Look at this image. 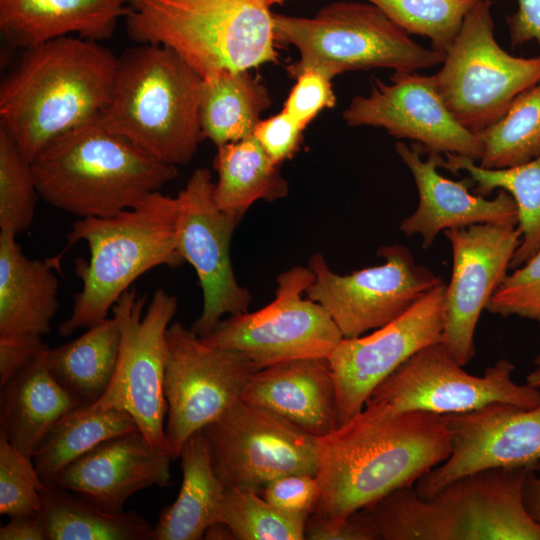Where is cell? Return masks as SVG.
Wrapping results in <instances>:
<instances>
[{
	"instance_id": "1",
	"label": "cell",
	"mask_w": 540,
	"mask_h": 540,
	"mask_svg": "<svg viewBox=\"0 0 540 540\" xmlns=\"http://www.w3.org/2000/svg\"><path fill=\"white\" fill-rule=\"evenodd\" d=\"M450 451L451 433L443 415L395 412L366 403L318 438L315 477L320 494L310 515L342 521L391 491L414 486Z\"/></svg>"
},
{
	"instance_id": "2",
	"label": "cell",
	"mask_w": 540,
	"mask_h": 540,
	"mask_svg": "<svg viewBox=\"0 0 540 540\" xmlns=\"http://www.w3.org/2000/svg\"><path fill=\"white\" fill-rule=\"evenodd\" d=\"M117 66L111 50L75 35L22 50L0 84V128L32 162L54 139L102 113Z\"/></svg>"
},
{
	"instance_id": "3",
	"label": "cell",
	"mask_w": 540,
	"mask_h": 540,
	"mask_svg": "<svg viewBox=\"0 0 540 540\" xmlns=\"http://www.w3.org/2000/svg\"><path fill=\"white\" fill-rule=\"evenodd\" d=\"M529 469L480 470L429 498L402 487L359 511L377 540H540L523 501Z\"/></svg>"
},
{
	"instance_id": "4",
	"label": "cell",
	"mask_w": 540,
	"mask_h": 540,
	"mask_svg": "<svg viewBox=\"0 0 540 540\" xmlns=\"http://www.w3.org/2000/svg\"><path fill=\"white\" fill-rule=\"evenodd\" d=\"M39 196L80 218L109 217L135 207L178 176L99 116L57 137L31 162Z\"/></svg>"
},
{
	"instance_id": "5",
	"label": "cell",
	"mask_w": 540,
	"mask_h": 540,
	"mask_svg": "<svg viewBox=\"0 0 540 540\" xmlns=\"http://www.w3.org/2000/svg\"><path fill=\"white\" fill-rule=\"evenodd\" d=\"M178 217L177 196L156 191L116 215L77 220L67 242L69 246L86 242L89 258L75 262L82 288L75 294L71 315L59 326V334L66 337L108 318L120 296L151 269L181 265Z\"/></svg>"
},
{
	"instance_id": "6",
	"label": "cell",
	"mask_w": 540,
	"mask_h": 540,
	"mask_svg": "<svg viewBox=\"0 0 540 540\" xmlns=\"http://www.w3.org/2000/svg\"><path fill=\"white\" fill-rule=\"evenodd\" d=\"M202 77L172 49L139 44L118 57L101 123L156 159L184 165L204 139L199 118Z\"/></svg>"
},
{
	"instance_id": "7",
	"label": "cell",
	"mask_w": 540,
	"mask_h": 540,
	"mask_svg": "<svg viewBox=\"0 0 540 540\" xmlns=\"http://www.w3.org/2000/svg\"><path fill=\"white\" fill-rule=\"evenodd\" d=\"M270 0H129V37L166 46L202 78L276 62Z\"/></svg>"
},
{
	"instance_id": "8",
	"label": "cell",
	"mask_w": 540,
	"mask_h": 540,
	"mask_svg": "<svg viewBox=\"0 0 540 540\" xmlns=\"http://www.w3.org/2000/svg\"><path fill=\"white\" fill-rule=\"evenodd\" d=\"M276 44L294 46L296 62L286 67L297 78L309 69L330 77L373 68L416 72L443 63L446 54L426 48L376 5L360 1L332 2L313 17L273 13Z\"/></svg>"
},
{
	"instance_id": "9",
	"label": "cell",
	"mask_w": 540,
	"mask_h": 540,
	"mask_svg": "<svg viewBox=\"0 0 540 540\" xmlns=\"http://www.w3.org/2000/svg\"><path fill=\"white\" fill-rule=\"evenodd\" d=\"M492 2L481 0L465 17L433 75L454 118L477 134L501 118L513 101L540 81V56L516 57L494 35Z\"/></svg>"
},
{
	"instance_id": "10",
	"label": "cell",
	"mask_w": 540,
	"mask_h": 540,
	"mask_svg": "<svg viewBox=\"0 0 540 540\" xmlns=\"http://www.w3.org/2000/svg\"><path fill=\"white\" fill-rule=\"evenodd\" d=\"M144 306L145 296L130 288L112 307L121 332L118 360L105 393L89 406L127 412L153 446L169 453L165 435L166 332L178 303L174 295L158 289L145 312Z\"/></svg>"
},
{
	"instance_id": "11",
	"label": "cell",
	"mask_w": 540,
	"mask_h": 540,
	"mask_svg": "<svg viewBox=\"0 0 540 540\" xmlns=\"http://www.w3.org/2000/svg\"><path fill=\"white\" fill-rule=\"evenodd\" d=\"M313 279L309 266L282 272L268 305L221 320L202 341L240 352L259 369L294 359L328 358L344 337L319 303L304 298Z\"/></svg>"
},
{
	"instance_id": "12",
	"label": "cell",
	"mask_w": 540,
	"mask_h": 540,
	"mask_svg": "<svg viewBox=\"0 0 540 540\" xmlns=\"http://www.w3.org/2000/svg\"><path fill=\"white\" fill-rule=\"evenodd\" d=\"M166 341L165 435L168 451L176 459L192 434L241 400L260 369L240 352L206 344L177 321L169 325Z\"/></svg>"
},
{
	"instance_id": "13",
	"label": "cell",
	"mask_w": 540,
	"mask_h": 540,
	"mask_svg": "<svg viewBox=\"0 0 540 540\" xmlns=\"http://www.w3.org/2000/svg\"><path fill=\"white\" fill-rule=\"evenodd\" d=\"M441 342L407 359L370 395L366 403L382 404L395 412L426 411L446 415L503 402L522 408L540 406V391L512 378L515 366L500 359L483 375L467 373Z\"/></svg>"
},
{
	"instance_id": "14",
	"label": "cell",
	"mask_w": 540,
	"mask_h": 540,
	"mask_svg": "<svg viewBox=\"0 0 540 540\" xmlns=\"http://www.w3.org/2000/svg\"><path fill=\"white\" fill-rule=\"evenodd\" d=\"M378 255L384 259L382 264L348 275L333 272L320 253L310 259L314 279L305 295L329 313L344 338L390 323L443 284L417 264L405 246H382Z\"/></svg>"
},
{
	"instance_id": "15",
	"label": "cell",
	"mask_w": 540,
	"mask_h": 540,
	"mask_svg": "<svg viewBox=\"0 0 540 540\" xmlns=\"http://www.w3.org/2000/svg\"><path fill=\"white\" fill-rule=\"evenodd\" d=\"M202 431L225 487L261 492L281 476L316 474L318 438L262 406L239 400Z\"/></svg>"
},
{
	"instance_id": "16",
	"label": "cell",
	"mask_w": 540,
	"mask_h": 540,
	"mask_svg": "<svg viewBox=\"0 0 540 540\" xmlns=\"http://www.w3.org/2000/svg\"><path fill=\"white\" fill-rule=\"evenodd\" d=\"M214 182L206 168L195 170L178 195V248L194 268L202 289L203 306L191 331L202 338L225 315L248 312L249 291L234 275L230 243L240 217L221 210L213 197Z\"/></svg>"
},
{
	"instance_id": "17",
	"label": "cell",
	"mask_w": 540,
	"mask_h": 540,
	"mask_svg": "<svg viewBox=\"0 0 540 540\" xmlns=\"http://www.w3.org/2000/svg\"><path fill=\"white\" fill-rule=\"evenodd\" d=\"M445 284L369 335L343 338L328 357L340 425L359 413L372 392L421 349L442 341Z\"/></svg>"
},
{
	"instance_id": "18",
	"label": "cell",
	"mask_w": 540,
	"mask_h": 540,
	"mask_svg": "<svg viewBox=\"0 0 540 540\" xmlns=\"http://www.w3.org/2000/svg\"><path fill=\"white\" fill-rule=\"evenodd\" d=\"M452 248L445 287L442 345L465 366L475 354L474 334L483 309L507 276L521 241L517 225L481 223L444 230Z\"/></svg>"
},
{
	"instance_id": "19",
	"label": "cell",
	"mask_w": 540,
	"mask_h": 540,
	"mask_svg": "<svg viewBox=\"0 0 540 540\" xmlns=\"http://www.w3.org/2000/svg\"><path fill=\"white\" fill-rule=\"evenodd\" d=\"M342 116L349 126L381 127L397 139H409L421 153L474 161L482 155L478 136L454 118L433 75L394 72L389 84L374 79L370 95L355 96Z\"/></svg>"
},
{
	"instance_id": "20",
	"label": "cell",
	"mask_w": 540,
	"mask_h": 540,
	"mask_svg": "<svg viewBox=\"0 0 540 540\" xmlns=\"http://www.w3.org/2000/svg\"><path fill=\"white\" fill-rule=\"evenodd\" d=\"M443 417L451 433V451L444 462L415 483L422 498L480 470L533 468L540 461V406L522 408L495 402Z\"/></svg>"
},
{
	"instance_id": "21",
	"label": "cell",
	"mask_w": 540,
	"mask_h": 540,
	"mask_svg": "<svg viewBox=\"0 0 540 540\" xmlns=\"http://www.w3.org/2000/svg\"><path fill=\"white\" fill-rule=\"evenodd\" d=\"M173 458L140 431L110 438L68 465L54 485L75 492L109 512H122L136 492L170 482Z\"/></svg>"
},
{
	"instance_id": "22",
	"label": "cell",
	"mask_w": 540,
	"mask_h": 540,
	"mask_svg": "<svg viewBox=\"0 0 540 540\" xmlns=\"http://www.w3.org/2000/svg\"><path fill=\"white\" fill-rule=\"evenodd\" d=\"M395 151L409 168L419 194L417 209L402 221L400 230L408 236L420 235L423 248L450 228L481 223L518 225L516 204L506 191L501 190L493 199L473 195L466 181H454L438 172L441 155L427 154L423 160L416 145L401 141Z\"/></svg>"
},
{
	"instance_id": "23",
	"label": "cell",
	"mask_w": 540,
	"mask_h": 540,
	"mask_svg": "<svg viewBox=\"0 0 540 540\" xmlns=\"http://www.w3.org/2000/svg\"><path fill=\"white\" fill-rule=\"evenodd\" d=\"M241 400L269 409L321 438L339 425L337 391L328 358H302L258 370Z\"/></svg>"
},
{
	"instance_id": "24",
	"label": "cell",
	"mask_w": 540,
	"mask_h": 540,
	"mask_svg": "<svg viewBox=\"0 0 540 540\" xmlns=\"http://www.w3.org/2000/svg\"><path fill=\"white\" fill-rule=\"evenodd\" d=\"M129 0H0V32L12 48L25 50L75 35L101 42L128 14Z\"/></svg>"
},
{
	"instance_id": "25",
	"label": "cell",
	"mask_w": 540,
	"mask_h": 540,
	"mask_svg": "<svg viewBox=\"0 0 540 540\" xmlns=\"http://www.w3.org/2000/svg\"><path fill=\"white\" fill-rule=\"evenodd\" d=\"M16 235L0 230V335H45L58 309L55 259H30Z\"/></svg>"
},
{
	"instance_id": "26",
	"label": "cell",
	"mask_w": 540,
	"mask_h": 540,
	"mask_svg": "<svg viewBox=\"0 0 540 540\" xmlns=\"http://www.w3.org/2000/svg\"><path fill=\"white\" fill-rule=\"evenodd\" d=\"M47 350L1 386L0 432L29 458L50 427L82 405L48 370Z\"/></svg>"
},
{
	"instance_id": "27",
	"label": "cell",
	"mask_w": 540,
	"mask_h": 540,
	"mask_svg": "<svg viewBox=\"0 0 540 540\" xmlns=\"http://www.w3.org/2000/svg\"><path fill=\"white\" fill-rule=\"evenodd\" d=\"M182 484L176 500L161 511L150 540H200L220 520L225 486L215 473L202 430L182 447Z\"/></svg>"
},
{
	"instance_id": "28",
	"label": "cell",
	"mask_w": 540,
	"mask_h": 540,
	"mask_svg": "<svg viewBox=\"0 0 540 540\" xmlns=\"http://www.w3.org/2000/svg\"><path fill=\"white\" fill-rule=\"evenodd\" d=\"M267 87L248 71H221L202 78L199 118L204 139L217 147L254 134L270 106Z\"/></svg>"
},
{
	"instance_id": "29",
	"label": "cell",
	"mask_w": 540,
	"mask_h": 540,
	"mask_svg": "<svg viewBox=\"0 0 540 540\" xmlns=\"http://www.w3.org/2000/svg\"><path fill=\"white\" fill-rule=\"evenodd\" d=\"M121 332L108 317L78 338L48 349L45 363L57 382L82 405L98 401L108 388L118 360Z\"/></svg>"
},
{
	"instance_id": "30",
	"label": "cell",
	"mask_w": 540,
	"mask_h": 540,
	"mask_svg": "<svg viewBox=\"0 0 540 540\" xmlns=\"http://www.w3.org/2000/svg\"><path fill=\"white\" fill-rule=\"evenodd\" d=\"M40 494L47 540H150L153 527L135 510L109 512L54 484Z\"/></svg>"
},
{
	"instance_id": "31",
	"label": "cell",
	"mask_w": 540,
	"mask_h": 540,
	"mask_svg": "<svg viewBox=\"0 0 540 540\" xmlns=\"http://www.w3.org/2000/svg\"><path fill=\"white\" fill-rule=\"evenodd\" d=\"M217 206L240 218L258 200L275 201L288 194V182L254 135L217 147L214 158Z\"/></svg>"
},
{
	"instance_id": "32",
	"label": "cell",
	"mask_w": 540,
	"mask_h": 540,
	"mask_svg": "<svg viewBox=\"0 0 540 540\" xmlns=\"http://www.w3.org/2000/svg\"><path fill=\"white\" fill-rule=\"evenodd\" d=\"M135 431L140 430L125 411L80 405L50 427L32 460L43 482L53 485L68 465L100 443Z\"/></svg>"
},
{
	"instance_id": "33",
	"label": "cell",
	"mask_w": 540,
	"mask_h": 540,
	"mask_svg": "<svg viewBox=\"0 0 540 540\" xmlns=\"http://www.w3.org/2000/svg\"><path fill=\"white\" fill-rule=\"evenodd\" d=\"M445 156L440 167L453 173L467 172L480 195L490 194L495 189L511 195L517 207L521 241L510 268L514 270L524 264L540 250V155L525 164L503 169L483 168L459 155Z\"/></svg>"
},
{
	"instance_id": "34",
	"label": "cell",
	"mask_w": 540,
	"mask_h": 540,
	"mask_svg": "<svg viewBox=\"0 0 540 540\" xmlns=\"http://www.w3.org/2000/svg\"><path fill=\"white\" fill-rule=\"evenodd\" d=\"M482 144L479 166L503 169L540 155V81L520 94L495 123L476 134Z\"/></svg>"
},
{
	"instance_id": "35",
	"label": "cell",
	"mask_w": 540,
	"mask_h": 540,
	"mask_svg": "<svg viewBox=\"0 0 540 540\" xmlns=\"http://www.w3.org/2000/svg\"><path fill=\"white\" fill-rule=\"evenodd\" d=\"M307 518L275 507L254 489L229 486L219 521L231 528L235 540H303Z\"/></svg>"
},
{
	"instance_id": "36",
	"label": "cell",
	"mask_w": 540,
	"mask_h": 540,
	"mask_svg": "<svg viewBox=\"0 0 540 540\" xmlns=\"http://www.w3.org/2000/svg\"><path fill=\"white\" fill-rule=\"evenodd\" d=\"M379 7L408 34L424 36L446 54L467 14L481 0H363Z\"/></svg>"
},
{
	"instance_id": "37",
	"label": "cell",
	"mask_w": 540,
	"mask_h": 540,
	"mask_svg": "<svg viewBox=\"0 0 540 540\" xmlns=\"http://www.w3.org/2000/svg\"><path fill=\"white\" fill-rule=\"evenodd\" d=\"M39 193L32 163L0 128V230L15 235L32 223Z\"/></svg>"
},
{
	"instance_id": "38",
	"label": "cell",
	"mask_w": 540,
	"mask_h": 540,
	"mask_svg": "<svg viewBox=\"0 0 540 540\" xmlns=\"http://www.w3.org/2000/svg\"><path fill=\"white\" fill-rule=\"evenodd\" d=\"M45 483L32 458L12 445L0 432V514L9 517L37 514Z\"/></svg>"
},
{
	"instance_id": "39",
	"label": "cell",
	"mask_w": 540,
	"mask_h": 540,
	"mask_svg": "<svg viewBox=\"0 0 540 540\" xmlns=\"http://www.w3.org/2000/svg\"><path fill=\"white\" fill-rule=\"evenodd\" d=\"M486 310L540 321V250L503 279Z\"/></svg>"
},
{
	"instance_id": "40",
	"label": "cell",
	"mask_w": 540,
	"mask_h": 540,
	"mask_svg": "<svg viewBox=\"0 0 540 540\" xmlns=\"http://www.w3.org/2000/svg\"><path fill=\"white\" fill-rule=\"evenodd\" d=\"M295 79L283 110L305 128L322 110L336 105L333 78L320 70L309 69Z\"/></svg>"
},
{
	"instance_id": "41",
	"label": "cell",
	"mask_w": 540,
	"mask_h": 540,
	"mask_svg": "<svg viewBox=\"0 0 540 540\" xmlns=\"http://www.w3.org/2000/svg\"><path fill=\"white\" fill-rule=\"evenodd\" d=\"M261 492L275 507L309 517L319 498L320 489L313 475L289 474L270 481Z\"/></svg>"
},
{
	"instance_id": "42",
	"label": "cell",
	"mask_w": 540,
	"mask_h": 540,
	"mask_svg": "<svg viewBox=\"0 0 540 540\" xmlns=\"http://www.w3.org/2000/svg\"><path fill=\"white\" fill-rule=\"evenodd\" d=\"M304 129L292 116L282 110L278 114L260 120L253 135L269 157L280 165L299 149Z\"/></svg>"
},
{
	"instance_id": "43",
	"label": "cell",
	"mask_w": 540,
	"mask_h": 540,
	"mask_svg": "<svg viewBox=\"0 0 540 540\" xmlns=\"http://www.w3.org/2000/svg\"><path fill=\"white\" fill-rule=\"evenodd\" d=\"M48 349L41 336L0 335V384L8 382Z\"/></svg>"
},
{
	"instance_id": "44",
	"label": "cell",
	"mask_w": 540,
	"mask_h": 540,
	"mask_svg": "<svg viewBox=\"0 0 540 540\" xmlns=\"http://www.w3.org/2000/svg\"><path fill=\"white\" fill-rule=\"evenodd\" d=\"M305 539L377 540V537L358 510L337 522L325 521L309 515L305 524Z\"/></svg>"
},
{
	"instance_id": "45",
	"label": "cell",
	"mask_w": 540,
	"mask_h": 540,
	"mask_svg": "<svg viewBox=\"0 0 540 540\" xmlns=\"http://www.w3.org/2000/svg\"><path fill=\"white\" fill-rule=\"evenodd\" d=\"M517 4L507 20L511 44L521 46L535 40L540 45V0H517Z\"/></svg>"
},
{
	"instance_id": "46",
	"label": "cell",
	"mask_w": 540,
	"mask_h": 540,
	"mask_svg": "<svg viewBox=\"0 0 540 540\" xmlns=\"http://www.w3.org/2000/svg\"><path fill=\"white\" fill-rule=\"evenodd\" d=\"M1 540H47L39 514L10 517L0 528Z\"/></svg>"
},
{
	"instance_id": "47",
	"label": "cell",
	"mask_w": 540,
	"mask_h": 540,
	"mask_svg": "<svg viewBox=\"0 0 540 540\" xmlns=\"http://www.w3.org/2000/svg\"><path fill=\"white\" fill-rule=\"evenodd\" d=\"M523 501L529 515L540 522V461L526 474L523 484Z\"/></svg>"
},
{
	"instance_id": "48",
	"label": "cell",
	"mask_w": 540,
	"mask_h": 540,
	"mask_svg": "<svg viewBox=\"0 0 540 540\" xmlns=\"http://www.w3.org/2000/svg\"><path fill=\"white\" fill-rule=\"evenodd\" d=\"M207 540H235V536L231 528L222 521H217L211 524L204 533V538Z\"/></svg>"
},
{
	"instance_id": "49",
	"label": "cell",
	"mask_w": 540,
	"mask_h": 540,
	"mask_svg": "<svg viewBox=\"0 0 540 540\" xmlns=\"http://www.w3.org/2000/svg\"><path fill=\"white\" fill-rule=\"evenodd\" d=\"M526 383L540 389V367L532 371L527 377H526Z\"/></svg>"
},
{
	"instance_id": "50",
	"label": "cell",
	"mask_w": 540,
	"mask_h": 540,
	"mask_svg": "<svg viewBox=\"0 0 540 540\" xmlns=\"http://www.w3.org/2000/svg\"><path fill=\"white\" fill-rule=\"evenodd\" d=\"M284 1H286V0H270V2H271L272 5H273V4H281V3H283Z\"/></svg>"
},
{
	"instance_id": "51",
	"label": "cell",
	"mask_w": 540,
	"mask_h": 540,
	"mask_svg": "<svg viewBox=\"0 0 540 540\" xmlns=\"http://www.w3.org/2000/svg\"><path fill=\"white\" fill-rule=\"evenodd\" d=\"M535 364L540 367V354L535 358Z\"/></svg>"
}]
</instances>
